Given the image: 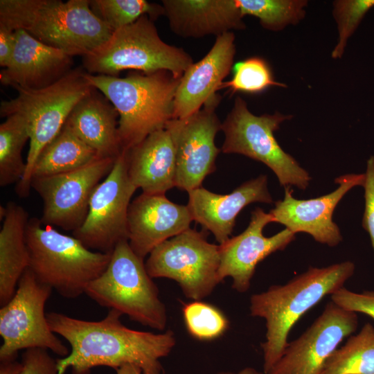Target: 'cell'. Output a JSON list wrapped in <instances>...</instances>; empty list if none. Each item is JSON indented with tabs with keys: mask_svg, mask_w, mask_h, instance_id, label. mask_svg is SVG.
<instances>
[{
	"mask_svg": "<svg viewBox=\"0 0 374 374\" xmlns=\"http://www.w3.org/2000/svg\"><path fill=\"white\" fill-rule=\"evenodd\" d=\"M123 314L110 309L100 321H90L49 312L46 318L51 330L70 344L69 354L57 359V374L71 367L72 374H89L96 366L116 371L125 365L139 367L142 374H161L160 359L170 354L176 344L172 331L154 333L124 326Z\"/></svg>",
	"mask_w": 374,
	"mask_h": 374,
	"instance_id": "1",
	"label": "cell"
},
{
	"mask_svg": "<svg viewBox=\"0 0 374 374\" xmlns=\"http://www.w3.org/2000/svg\"><path fill=\"white\" fill-rule=\"evenodd\" d=\"M355 269L348 260L321 268L310 267L284 285L251 295V315L265 320V341L261 344L265 374L283 355L295 323L326 296L343 287Z\"/></svg>",
	"mask_w": 374,
	"mask_h": 374,
	"instance_id": "2",
	"label": "cell"
},
{
	"mask_svg": "<svg viewBox=\"0 0 374 374\" xmlns=\"http://www.w3.org/2000/svg\"><path fill=\"white\" fill-rule=\"evenodd\" d=\"M0 25L24 30L71 57L93 53L114 32L89 0H1Z\"/></svg>",
	"mask_w": 374,
	"mask_h": 374,
	"instance_id": "3",
	"label": "cell"
},
{
	"mask_svg": "<svg viewBox=\"0 0 374 374\" xmlns=\"http://www.w3.org/2000/svg\"><path fill=\"white\" fill-rule=\"evenodd\" d=\"M84 77L116 109L123 151L164 129L173 118L174 100L181 78L168 71L134 73L125 78L85 72Z\"/></svg>",
	"mask_w": 374,
	"mask_h": 374,
	"instance_id": "4",
	"label": "cell"
},
{
	"mask_svg": "<svg viewBox=\"0 0 374 374\" xmlns=\"http://www.w3.org/2000/svg\"><path fill=\"white\" fill-rule=\"evenodd\" d=\"M84 73L80 69L69 70L57 81L39 89L13 85L17 97L1 103V116L20 115L30 136L26 168L15 188L19 196L29 195L33 168L42 149L60 132L75 105L94 89Z\"/></svg>",
	"mask_w": 374,
	"mask_h": 374,
	"instance_id": "5",
	"label": "cell"
},
{
	"mask_svg": "<svg viewBox=\"0 0 374 374\" xmlns=\"http://www.w3.org/2000/svg\"><path fill=\"white\" fill-rule=\"evenodd\" d=\"M28 268L36 278L67 299L85 292L107 267L112 253L93 251L78 238L60 233L40 219L28 222Z\"/></svg>",
	"mask_w": 374,
	"mask_h": 374,
	"instance_id": "6",
	"label": "cell"
},
{
	"mask_svg": "<svg viewBox=\"0 0 374 374\" xmlns=\"http://www.w3.org/2000/svg\"><path fill=\"white\" fill-rule=\"evenodd\" d=\"M84 293L100 305L142 325L160 331L166 326V308L159 290L143 259L134 252L128 240L115 247L107 267L88 285Z\"/></svg>",
	"mask_w": 374,
	"mask_h": 374,
	"instance_id": "7",
	"label": "cell"
},
{
	"mask_svg": "<svg viewBox=\"0 0 374 374\" xmlns=\"http://www.w3.org/2000/svg\"><path fill=\"white\" fill-rule=\"evenodd\" d=\"M83 58L87 73L112 76L132 69L144 73L168 71L180 78L194 63L182 48L161 39L148 15L114 30L102 46Z\"/></svg>",
	"mask_w": 374,
	"mask_h": 374,
	"instance_id": "8",
	"label": "cell"
},
{
	"mask_svg": "<svg viewBox=\"0 0 374 374\" xmlns=\"http://www.w3.org/2000/svg\"><path fill=\"white\" fill-rule=\"evenodd\" d=\"M292 117L278 112L256 116L249 111L246 101L237 96L222 123L224 140L221 151L225 154H240L260 161L274 172L280 186L305 190L311 177L294 157L282 149L274 134L283 121Z\"/></svg>",
	"mask_w": 374,
	"mask_h": 374,
	"instance_id": "9",
	"label": "cell"
},
{
	"mask_svg": "<svg viewBox=\"0 0 374 374\" xmlns=\"http://www.w3.org/2000/svg\"><path fill=\"white\" fill-rule=\"evenodd\" d=\"M206 231L189 228L157 246L145 265L151 278L176 281L184 294L193 301L210 295L219 278V245L206 240Z\"/></svg>",
	"mask_w": 374,
	"mask_h": 374,
	"instance_id": "10",
	"label": "cell"
},
{
	"mask_svg": "<svg viewBox=\"0 0 374 374\" xmlns=\"http://www.w3.org/2000/svg\"><path fill=\"white\" fill-rule=\"evenodd\" d=\"M52 290L40 283L29 268L24 272L15 294L0 310L1 362L14 360L19 350L33 348L49 349L64 357L69 354L51 330L44 313Z\"/></svg>",
	"mask_w": 374,
	"mask_h": 374,
	"instance_id": "11",
	"label": "cell"
},
{
	"mask_svg": "<svg viewBox=\"0 0 374 374\" xmlns=\"http://www.w3.org/2000/svg\"><path fill=\"white\" fill-rule=\"evenodd\" d=\"M136 189L129 177L126 151H122L94 189L87 217L73 236L91 250L112 253L120 242L128 240V211Z\"/></svg>",
	"mask_w": 374,
	"mask_h": 374,
	"instance_id": "12",
	"label": "cell"
},
{
	"mask_svg": "<svg viewBox=\"0 0 374 374\" xmlns=\"http://www.w3.org/2000/svg\"><path fill=\"white\" fill-rule=\"evenodd\" d=\"M219 94L193 115L172 119L166 125L172 140L176 156L175 187L189 192L202 186L204 179L215 169L221 152L215 143L222 123L216 114Z\"/></svg>",
	"mask_w": 374,
	"mask_h": 374,
	"instance_id": "13",
	"label": "cell"
},
{
	"mask_svg": "<svg viewBox=\"0 0 374 374\" xmlns=\"http://www.w3.org/2000/svg\"><path fill=\"white\" fill-rule=\"evenodd\" d=\"M116 159L100 158L77 170L34 178L33 188L43 201L40 220L73 232L84 222L91 196L112 169Z\"/></svg>",
	"mask_w": 374,
	"mask_h": 374,
	"instance_id": "14",
	"label": "cell"
},
{
	"mask_svg": "<svg viewBox=\"0 0 374 374\" xmlns=\"http://www.w3.org/2000/svg\"><path fill=\"white\" fill-rule=\"evenodd\" d=\"M357 326L356 312L331 301L299 337L287 344L267 374H321L328 359Z\"/></svg>",
	"mask_w": 374,
	"mask_h": 374,
	"instance_id": "15",
	"label": "cell"
},
{
	"mask_svg": "<svg viewBox=\"0 0 374 374\" xmlns=\"http://www.w3.org/2000/svg\"><path fill=\"white\" fill-rule=\"evenodd\" d=\"M365 174H347L335 179L339 185L329 194L309 199H297L290 187L285 188L282 200L275 202L269 211L274 222L283 224L294 233H306L315 241L335 247L342 240L339 226L332 220L336 206L353 187L362 186Z\"/></svg>",
	"mask_w": 374,
	"mask_h": 374,
	"instance_id": "16",
	"label": "cell"
},
{
	"mask_svg": "<svg viewBox=\"0 0 374 374\" xmlns=\"http://www.w3.org/2000/svg\"><path fill=\"white\" fill-rule=\"evenodd\" d=\"M271 222H274L272 215L256 207L246 229L219 244L221 282L230 277L233 289L246 292L258 264L271 253L285 249L295 239V233L286 228L271 237L265 236L263 229Z\"/></svg>",
	"mask_w": 374,
	"mask_h": 374,
	"instance_id": "17",
	"label": "cell"
},
{
	"mask_svg": "<svg viewBox=\"0 0 374 374\" xmlns=\"http://www.w3.org/2000/svg\"><path fill=\"white\" fill-rule=\"evenodd\" d=\"M192 221L187 205L174 203L165 194L142 193L129 207V244L144 259L157 246L188 229Z\"/></svg>",
	"mask_w": 374,
	"mask_h": 374,
	"instance_id": "18",
	"label": "cell"
},
{
	"mask_svg": "<svg viewBox=\"0 0 374 374\" xmlns=\"http://www.w3.org/2000/svg\"><path fill=\"white\" fill-rule=\"evenodd\" d=\"M188 193L187 206L193 221L204 231H210L219 244L231 238L236 217L245 206L255 202L273 203L265 175L244 182L226 195L213 193L202 186Z\"/></svg>",
	"mask_w": 374,
	"mask_h": 374,
	"instance_id": "19",
	"label": "cell"
},
{
	"mask_svg": "<svg viewBox=\"0 0 374 374\" xmlns=\"http://www.w3.org/2000/svg\"><path fill=\"white\" fill-rule=\"evenodd\" d=\"M235 55L233 32L216 37L208 53L181 76L175 93L172 119L193 115L217 94L220 86L233 69Z\"/></svg>",
	"mask_w": 374,
	"mask_h": 374,
	"instance_id": "20",
	"label": "cell"
},
{
	"mask_svg": "<svg viewBox=\"0 0 374 374\" xmlns=\"http://www.w3.org/2000/svg\"><path fill=\"white\" fill-rule=\"evenodd\" d=\"M15 32L16 42L11 60L0 73L3 84L39 89L69 71L71 55L42 43L24 30Z\"/></svg>",
	"mask_w": 374,
	"mask_h": 374,
	"instance_id": "21",
	"label": "cell"
},
{
	"mask_svg": "<svg viewBox=\"0 0 374 374\" xmlns=\"http://www.w3.org/2000/svg\"><path fill=\"white\" fill-rule=\"evenodd\" d=\"M170 30L184 38L220 36L246 26L235 0H163Z\"/></svg>",
	"mask_w": 374,
	"mask_h": 374,
	"instance_id": "22",
	"label": "cell"
},
{
	"mask_svg": "<svg viewBox=\"0 0 374 374\" xmlns=\"http://www.w3.org/2000/svg\"><path fill=\"white\" fill-rule=\"evenodd\" d=\"M126 155L129 177L143 193L165 194L175 187V151L166 128L148 135Z\"/></svg>",
	"mask_w": 374,
	"mask_h": 374,
	"instance_id": "23",
	"label": "cell"
},
{
	"mask_svg": "<svg viewBox=\"0 0 374 374\" xmlns=\"http://www.w3.org/2000/svg\"><path fill=\"white\" fill-rule=\"evenodd\" d=\"M94 88L73 108L65 124L99 158L116 159L122 152L115 107Z\"/></svg>",
	"mask_w": 374,
	"mask_h": 374,
	"instance_id": "24",
	"label": "cell"
},
{
	"mask_svg": "<svg viewBox=\"0 0 374 374\" xmlns=\"http://www.w3.org/2000/svg\"><path fill=\"white\" fill-rule=\"evenodd\" d=\"M0 231V304L6 305L15 294L18 282L29 266L26 231L27 211L14 202L6 204Z\"/></svg>",
	"mask_w": 374,
	"mask_h": 374,
	"instance_id": "25",
	"label": "cell"
},
{
	"mask_svg": "<svg viewBox=\"0 0 374 374\" xmlns=\"http://www.w3.org/2000/svg\"><path fill=\"white\" fill-rule=\"evenodd\" d=\"M98 159L96 152L64 123L39 153L33 168L32 179L71 172Z\"/></svg>",
	"mask_w": 374,
	"mask_h": 374,
	"instance_id": "26",
	"label": "cell"
},
{
	"mask_svg": "<svg viewBox=\"0 0 374 374\" xmlns=\"http://www.w3.org/2000/svg\"><path fill=\"white\" fill-rule=\"evenodd\" d=\"M321 374H374V327L366 323L326 361Z\"/></svg>",
	"mask_w": 374,
	"mask_h": 374,
	"instance_id": "27",
	"label": "cell"
},
{
	"mask_svg": "<svg viewBox=\"0 0 374 374\" xmlns=\"http://www.w3.org/2000/svg\"><path fill=\"white\" fill-rule=\"evenodd\" d=\"M30 139L27 124L19 114H12L0 125V186L5 187L22 179L26 164L22 150Z\"/></svg>",
	"mask_w": 374,
	"mask_h": 374,
	"instance_id": "28",
	"label": "cell"
},
{
	"mask_svg": "<svg viewBox=\"0 0 374 374\" xmlns=\"http://www.w3.org/2000/svg\"><path fill=\"white\" fill-rule=\"evenodd\" d=\"M241 15L253 16L265 29L278 31L296 24L305 16L303 0H235Z\"/></svg>",
	"mask_w": 374,
	"mask_h": 374,
	"instance_id": "29",
	"label": "cell"
},
{
	"mask_svg": "<svg viewBox=\"0 0 374 374\" xmlns=\"http://www.w3.org/2000/svg\"><path fill=\"white\" fill-rule=\"evenodd\" d=\"M90 6L113 31L134 23L143 15L154 21L165 14L162 4L145 0H92Z\"/></svg>",
	"mask_w": 374,
	"mask_h": 374,
	"instance_id": "30",
	"label": "cell"
},
{
	"mask_svg": "<svg viewBox=\"0 0 374 374\" xmlns=\"http://www.w3.org/2000/svg\"><path fill=\"white\" fill-rule=\"evenodd\" d=\"M232 69V78L224 81L219 87V90L228 89L231 95L237 92L259 93L271 87H286L275 80L269 65L260 57L240 61L233 64Z\"/></svg>",
	"mask_w": 374,
	"mask_h": 374,
	"instance_id": "31",
	"label": "cell"
},
{
	"mask_svg": "<svg viewBox=\"0 0 374 374\" xmlns=\"http://www.w3.org/2000/svg\"><path fill=\"white\" fill-rule=\"evenodd\" d=\"M182 313L188 333L201 341L217 339L229 327V321L221 310L201 300L186 303Z\"/></svg>",
	"mask_w": 374,
	"mask_h": 374,
	"instance_id": "32",
	"label": "cell"
},
{
	"mask_svg": "<svg viewBox=\"0 0 374 374\" xmlns=\"http://www.w3.org/2000/svg\"><path fill=\"white\" fill-rule=\"evenodd\" d=\"M374 7V0H341L334 2L333 15L339 32L338 43L332 51L337 59L344 54L347 42L366 14Z\"/></svg>",
	"mask_w": 374,
	"mask_h": 374,
	"instance_id": "33",
	"label": "cell"
},
{
	"mask_svg": "<svg viewBox=\"0 0 374 374\" xmlns=\"http://www.w3.org/2000/svg\"><path fill=\"white\" fill-rule=\"evenodd\" d=\"M331 301L345 310L363 313L374 319L373 291L357 293L343 287L331 294Z\"/></svg>",
	"mask_w": 374,
	"mask_h": 374,
	"instance_id": "34",
	"label": "cell"
},
{
	"mask_svg": "<svg viewBox=\"0 0 374 374\" xmlns=\"http://www.w3.org/2000/svg\"><path fill=\"white\" fill-rule=\"evenodd\" d=\"M21 363L23 368L19 374H57V360L44 348L26 349Z\"/></svg>",
	"mask_w": 374,
	"mask_h": 374,
	"instance_id": "35",
	"label": "cell"
},
{
	"mask_svg": "<svg viewBox=\"0 0 374 374\" xmlns=\"http://www.w3.org/2000/svg\"><path fill=\"white\" fill-rule=\"evenodd\" d=\"M364 188V212L362 226L369 234L374 251V156H371L366 163Z\"/></svg>",
	"mask_w": 374,
	"mask_h": 374,
	"instance_id": "36",
	"label": "cell"
},
{
	"mask_svg": "<svg viewBox=\"0 0 374 374\" xmlns=\"http://www.w3.org/2000/svg\"><path fill=\"white\" fill-rule=\"evenodd\" d=\"M15 30L0 25V66L4 68L9 64L15 46Z\"/></svg>",
	"mask_w": 374,
	"mask_h": 374,
	"instance_id": "37",
	"label": "cell"
},
{
	"mask_svg": "<svg viewBox=\"0 0 374 374\" xmlns=\"http://www.w3.org/2000/svg\"><path fill=\"white\" fill-rule=\"evenodd\" d=\"M23 368L22 363L15 359L1 362L0 374H19Z\"/></svg>",
	"mask_w": 374,
	"mask_h": 374,
	"instance_id": "38",
	"label": "cell"
},
{
	"mask_svg": "<svg viewBox=\"0 0 374 374\" xmlns=\"http://www.w3.org/2000/svg\"><path fill=\"white\" fill-rule=\"evenodd\" d=\"M116 374H142L141 370L134 365H125L116 370Z\"/></svg>",
	"mask_w": 374,
	"mask_h": 374,
	"instance_id": "39",
	"label": "cell"
},
{
	"mask_svg": "<svg viewBox=\"0 0 374 374\" xmlns=\"http://www.w3.org/2000/svg\"><path fill=\"white\" fill-rule=\"evenodd\" d=\"M218 374H265L251 367H246L237 373L221 372Z\"/></svg>",
	"mask_w": 374,
	"mask_h": 374,
	"instance_id": "40",
	"label": "cell"
}]
</instances>
